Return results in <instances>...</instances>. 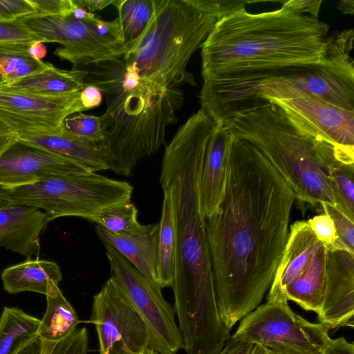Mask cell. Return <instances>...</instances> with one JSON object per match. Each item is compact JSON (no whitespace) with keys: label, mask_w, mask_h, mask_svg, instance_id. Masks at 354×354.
I'll return each instance as SVG.
<instances>
[{"label":"cell","mask_w":354,"mask_h":354,"mask_svg":"<svg viewBox=\"0 0 354 354\" xmlns=\"http://www.w3.org/2000/svg\"><path fill=\"white\" fill-rule=\"evenodd\" d=\"M307 221L317 237L327 248L334 245L337 236L334 222L328 214L322 213L313 216Z\"/></svg>","instance_id":"obj_36"},{"label":"cell","mask_w":354,"mask_h":354,"mask_svg":"<svg viewBox=\"0 0 354 354\" xmlns=\"http://www.w3.org/2000/svg\"><path fill=\"white\" fill-rule=\"evenodd\" d=\"M102 97V93L93 85H87L80 91V102L85 110L100 106Z\"/></svg>","instance_id":"obj_42"},{"label":"cell","mask_w":354,"mask_h":354,"mask_svg":"<svg viewBox=\"0 0 354 354\" xmlns=\"http://www.w3.org/2000/svg\"><path fill=\"white\" fill-rule=\"evenodd\" d=\"M159 228V223L140 224L131 232L115 234L97 225L95 232L102 242L113 246L147 280L159 286L157 282Z\"/></svg>","instance_id":"obj_19"},{"label":"cell","mask_w":354,"mask_h":354,"mask_svg":"<svg viewBox=\"0 0 354 354\" xmlns=\"http://www.w3.org/2000/svg\"><path fill=\"white\" fill-rule=\"evenodd\" d=\"M113 278L144 322L150 348L161 354H176L183 340L175 321L174 308L163 297L161 288L147 280L113 246L102 242Z\"/></svg>","instance_id":"obj_11"},{"label":"cell","mask_w":354,"mask_h":354,"mask_svg":"<svg viewBox=\"0 0 354 354\" xmlns=\"http://www.w3.org/2000/svg\"><path fill=\"white\" fill-rule=\"evenodd\" d=\"M327 256V246L307 221L291 224L267 298L284 297L317 315L324 297Z\"/></svg>","instance_id":"obj_9"},{"label":"cell","mask_w":354,"mask_h":354,"mask_svg":"<svg viewBox=\"0 0 354 354\" xmlns=\"http://www.w3.org/2000/svg\"><path fill=\"white\" fill-rule=\"evenodd\" d=\"M215 124L198 111L178 129L163 155L159 182L170 188L176 225L174 310L183 326L200 329L220 319L214 277L201 207L203 162Z\"/></svg>","instance_id":"obj_3"},{"label":"cell","mask_w":354,"mask_h":354,"mask_svg":"<svg viewBox=\"0 0 354 354\" xmlns=\"http://www.w3.org/2000/svg\"><path fill=\"white\" fill-rule=\"evenodd\" d=\"M1 278L4 289L9 293L30 291L46 296L54 285L62 281V273L55 262L26 259L6 268Z\"/></svg>","instance_id":"obj_22"},{"label":"cell","mask_w":354,"mask_h":354,"mask_svg":"<svg viewBox=\"0 0 354 354\" xmlns=\"http://www.w3.org/2000/svg\"><path fill=\"white\" fill-rule=\"evenodd\" d=\"M323 213L328 214L333 221L337 239L335 243L328 249L346 250L354 254V221L349 218L336 206L323 203L321 205Z\"/></svg>","instance_id":"obj_32"},{"label":"cell","mask_w":354,"mask_h":354,"mask_svg":"<svg viewBox=\"0 0 354 354\" xmlns=\"http://www.w3.org/2000/svg\"><path fill=\"white\" fill-rule=\"evenodd\" d=\"M195 3L204 11L216 17L218 19L245 8V5L254 1L227 0H194Z\"/></svg>","instance_id":"obj_34"},{"label":"cell","mask_w":354,"mask_h":354,"mask_svg":"<svg viewBox=\"0 0 354 354\" xmlns=\"http://www.w3.org/2000/svg\"><path fill=\"white\" fill-rule=\"evenodd\" d=\"M295 200L261 151L232 135L223 195L205 218L218 306L229 330L261 304L270 289Z\"/></svg>","instance_id":"obj_1"},{"label":"cell","mask_w":354,"mask_h":354,"mask_svg":"<svg viewBox=\"0 0 354 354\" xmlns=\"http://www.w3.org/2000/svg\"><path fill=\"white\" fill-rule=\"evenodd\" d=\"M93 171L83 164L17 140L0 158V187L30 184L59 175Z\"/></svg>","instance_id":"obj_15"},{"label":"cell","mask_w":354,"mask_h":354,"mask_svg":"<svg viewBox=\"0 0 354 354\" xmlns=\"http://www.w3.org/2000/svg\"><path fill=\"white\" fill-rule=\"evenodd\" d=\"M3 80H2V78L0 76V82H1Z\"/></svg>","instance_id":"obj_52"},{"label":"cell","mask_w":354,"mask_h":354,"mask_svg":"<svg viewBox=\"0 0 354 354\" xmlns=\"http://www.w3.org/2000/svg\"><path fill=\"white\" fill-rule=\"evenodd\" d=\"M133 187L94 171L48 177L13 187H0V196L12 204L44 211L50 221L62 216L91 221L101 212L129 203Z\"/></svg>","instance_id":"obj_7"},{"label":"cell","mask_w":354,"mask_h":354,"mask_svg":"<svg viewBox=\"0 0 354 354\" xmlns=\"http://www.w3.org/2000/svg\"><path fill=\"white\" fill-rule=\"evenodd\" d=\"M50 63L35 60L16 53H0V76L2 82L12 81L46 68Z\"/></svg>","instance_id":"obj_30"},{"label":"cell","mask_w":354,"mask_h":354,"mask_svg":"<svg viewBox=\"0 0 354 354\" xmlns=\"http://www.w3.org/2000/svg\"><path fill=\"white\" fill-rule=\"evenodd\" d=\"M138 214L136 205L129 202L106 209L93 216L91 221L113 234H120L131 232L140 226Z\"/></svg>","instance_id":"obj_29"},{"label":"cell","mask_w":354,"mask_h":354,"mask_svg":"<svg viewBox=\"0 0 354 354\" xmlns=\"http://www.w3.org/2000/svg\"><path fill=\"white\" fill-rule=\"evenodd\" d=\"M136 354H161V353H158V351H156L151 348H147L143 350L142 351H141L138 353H136Z\"/></svg>","instance_id":"obj_49"},{"label":"cell","mask_w":354,"mask_h":354,"mask_svg":"<svg viewBox=\"0 0 354 354\" xmlns=\"http://www.w3.org/2000/svg\"><path fill=\"white\" fill-rule=\"evenodd\" d=\"M112 5L118 10L117 18L127 53L137 43L147 27L153 15V1L113 0Z\"/></svg>","instance_id":"obj_27"},{"label":"cell","mask_w":354,"mask_h":354,"mask_svg":"<svg viewBox=\"0 0 354 354\" xmlns=\"http://www.w3.org/2000/svg\"><path fill=\"white\" fill-rule=\"evenodd\" d=\"M317 319L332 329L354 327V254L328 248L324 297Z\"/></svg>","instance_id":"obj_16"},{"label":"cell","mask_w":354,"mask_h":354,"mask_svg":"<svg viewBox=\"0 0 354 354\" xmlns=\"http://www.w3.org/2000/svg\"><path fill=\"white\" fill-rule=\"evenodd\" d=\"M40 319L16 307H5L0 317V354H15L38 336Z\"/></svg>","instance_id":"obj_26"},{"label":"cell","mask_w":354,"mask_h":354,"mask_svg":"<svg viewBox=\"0 0 354 354\" xmlns=\"http://www.w3.org/2000/svg\"><path fill=\"white\" fill-rule=\"evenodd\" d=\"M46 46L40 41H35L30 43L26 53L28 57L35 60H41V59L46 57Z\"/></svg>","instance_id":"obj_46"},{"label":"cell","mask_w":354,"mask_h":354,"mask_svg":"<svg viewBox=\"0 0 354 354\" xmlns=\"http://www.w3.org/2000/svg\"><path fill=\"white\" fill-rule=\"evenodd\" d=\"M231 138L232 134L225 126L215 124L207 148L201 176V207L205 218L217 209L223 195Z\"/></svg>","instance_id":"obj_20"},{"label":"cell","mask_w":354,"mask_h":354,"mask_svg":"<svg viewBox=\"0 0 354 354\" xmlns=\"http://www.w3.org/2000/svg\"><path fill=\"white\" fill-rule=\"evenodd\" d=\"M50 221L43 210L11 204L0 208V248L31 259L39 253L40 234Z\"/></svg>","instance_id":"obj_18"},{"label":"cell","mask_w":354,"mask_h":354,"mask_svg":"<svg viewBox=\"0 0 354 354\" xmlns=\"http://www.w3.org/2000/svg\"><path fill=\"white\" fill-rule=\"evenodd\" d=\"M75 3L86 9L89 12L100 11L112 5L113 0H75Z\"/></svg>","instance_id":"obj_45"},{"label":"cell","mask_w":354,"mask_h":354,"mask_svg":"<svg viewBox=\"0 0 354 354\" xmlns=\"http://www.w3.org/2000/svg\"><path fill=\"white\" fill-rule=\"evenodd\" d=\"M151 19L137 43L122 57L141 80L158 88L195 86L187 70L193 54L218 20L194 0H152Z\"/></svg>","instance_id":"obj_6"},{"label":"cell","mask_w":354,"mask_h":354,"mask_svg":"<svg viewBox=\"0 0 354 354\" xmlns=\"http://www.w3.org/2000/svg\"><path fill=\"white\" fill-rule=\"evenodd\" d=\"M35 14L71 16L77 4L74 0H27Z\"/></svg>","instance_id":"obj_35"},{"label":"cell","mask_w":354,"mask_h":354,"mask_svg":"<svg viewBox=\"0 0 354 354\" xmlns=\"http://www.w3.org/2000/svg\"><path fill=\"white\" fill-rule=\"evenodd\" d=\"M265 349L269 354H292L277 350ZM322 354H354V344L347 341L344 337L332 339Z\"/></svg>","instance_id":"obj_40"},{"label":"cell","mask_w":354,"mask_h":354,"mask_svg":"<svg viewBox=\"0 0 354 354\" xmlns=\"http://www.w3.org/2000/svg\"><path fill=\"white\" fill-rule=\"evenodd\" d=\"M266 101L282 109L299 129L330 144L343 156L354 161L353 111L307 95Z\"/></svg>","instance_id":"obj_14"},{"label":"cell","mask_w":354,"mask_h":354,"mask_svg":"<svg viewBox=\"0 0 354 354\" xmlns=\"http://www.w3.org/2000/svg\"><path fill=\"white\" fill-rule=\"evenodd\" d=\"M63 128L84 140L100 144L104 139L100 117L77 113L67 117Z\"/></svg>","instance_id":"obj_31"},{"label":"cell","mask_w":354,"mask_h":354,"mask_svg":"<svg viewBox=\"0 0 354 354\" xmlns=\"http://www.w3.org/2000/svg\"><path fill=\"white\" fill-rule=\"evenodd\" d=\"M39 39L27 30L17 19L12 21H0V44L11 43H30Z\"/></svg>","instance_id":"obj_33"},{"label":"cell","mask_w":354,"mask_h":354,"mask_svg":"<svg viewBox=\"0 0 354 354\" xmlns=\"http://www.w3.org/2000/svg\"><path fill=\"white\" fill-rule=\"evenodd\" d=\"M56 344L57 343L44 340L38 335L15 354H56L54 350Z\"/></svg>","instance_id":"obj_41"},{"label":"cell","mask_w":354,"mask_h":354,"mask_svg":"<svg viewBox=\"0 0 354 354\" xmlns=\"http://www.w3.org/2000/svg\"><path fill=\"white\" fill-rule=\"evenodd\" d=\"M331 327L296 314L283 297L267 298L243 317L234 340L292 354H322L332 338Z\"/></svg>","instance_id":"obj_10"},{"label":"cell","mask_w":354,"mask_h":354,"mask_svg":"<svg viewBox=\"0 0 354 354\" xmlns=\"http://www.w3.org/2000/svg\"><path fill=\"white\" fill-rule=\"evenodd\" d=\"M95 19L84 21L76 20L71 16L34 13L18 19L39 41L61 44L62 46L57 48L54 54L60 59L71 62L72 69H79L120 58L126 53L123 43L103 37L97 33Z\"/></svg>","instance_id":"obj_12"},{"label":"cell","mask_w":354,"mask_h":354,"mask_svg":"<svg viewBox=\"0 0 354 354\" xmlns=\"http://www.w3.org/2000/svg\"><path fill=\"white\" fill-rule=\"evenodd\" d=\"M353 30L328 36L324 59L307 71L263 81L259 94L263 100L310 96L354 111V61L351 53Z\"/></svg>","instance_id":"obj_8"},{"label":"cell","mask_w":354,"mask_h":354,"mask_svg":"<svg viewBox=\"0 0 354 354\" xmlns=\"http://www.w3.org/2000/svg\"><path fill=\"white\" fill-rule=\"evenodd\" d=\"M337 8L343 14L353 15L354 14V1H353V0H341L337 3Z\"/></svg>","instance_id":"obj_48"},{"label":"cell","mask_w":354,"mask_h":354,"mask_svg":"<svg viewBox=\"0 0 354 354\" xmlns=\"http://www.w3.org/2000/svg\"><path fill=\"white\" fill-rule=\"evenodd\" d=\"M46 297V310L40 319L38 335L44 340L57 343L69 335L80 321L58 285H54Z\"/></svg>","instance_id":"obj_25"},{"label":"cell","mask_w":354,"mask_h":354,"mask_svg":"<svg viewBox=\"0 0 354 354\" xmlns=\"http://www.w3.org/2000/svg\"><path fill=\"white\" fill-rule=\"evenodd\" d=\"M11 204L12 203L0 196V208Z\"/></svg>","instance_id":"obj_50"},{"label":"cell","mask_w":354,"mask_h":354,"mask_svg":"<svg viewBox=\"0 0 354 354\" xmlns=\"http://www.w3.org/2000/svg\"><path fill=\"white\" fill-rule=\"evenodd\" d=\"M329 177L336 207L354 221V164L337 162Z\"/></svg>","instance_id":"obj_28"},{"label":"cell","mask_w":354,"mask_h":354,"mask_svg":"<svg viewBox=\"0 0 354 354\" xmlns=\"http://www.w3.org/2000/svg\"><path fill=\"white\" fill-rule=\"evenodd\" d=\"M323 0H289L283 1V8L318 19Z\"/></svg>","instance_id":"obj_38"},{"label":"cell","mask_w":354,"mask_h":354,"mask_svg":"<svg viewBox=\"0 0 354 354\" xmlns=\"http://www.w3.org/2000/svg\"><path fill=\"white\" fill-rule=\"evenodd\" d=\"M34 13L27 0H0V21L16 20Z\"/></svg>","instance_id":"obj_37"},{"label":"cell","mask_w":354,"mask_h":354,"mask_svg":"<svg viewBox=\"0 0 354 354\" xmlns=\"http://www.w3.org/2000/svg\"><path fill=\"white\" fill-rule=\"evenodd\" d=\"M259 346L234 340L227 341L219 354H258Z\"/></svg>","instance_id":"obj_43"},{"label":"cell","mask_w":354,"mask_h":354,"mask_svg":"<svg viewBox=\"0 0 354 354\" xmlns=\"http://www.w3.org/2000/svg\"><path fill=\"white\" fill-rule=\"evenodd\" d=\"M16 134L17 140L77 161L94 172L109 170L100 145L79 138L66 130L54 133Z\"/></svg>","instance_id":"obj_21"},{"label":"cell","mask_w":354,"mask_h":354,"mask_svg":"<svg viewBox=\"0 0 354 354\" xmlns=\"http://www.w3.org/2000/svg\"><path fill=\"white\" fill-rule=\"evenodd\" d=\"M258 354H269L267 351L262 346H259V350Z\"/></svg>","instance_id":"obj_51"},{"label":"cell","mask_w":354,"mask_h":354,"mask_svg":"<svg viewBox=\"0 0 354 354\" xmlns=\"http://www.w3.org/2000/svg\"><path fill=\"white\" fill-rule=\"evenodd\" d=\"M94 25L96 31L100 36L124 44L122 31L118 18L113 21H106L96 17L94 20Z\"/></svg>","instance_id":"obj_39"},{"label":"cell","mask_w":354,"mask_h":354,"mask_svg":"<svg viewBox=\"0 0 354 354\" xmlns=\"http://www.w3.org/2000/svg\"><path fill=\"white\" fill-rule=\"evenodd\" d=\"M329 26L281 8L218 19L201 46L200 103L216 125L267 104L264 80L303 73L325 57Z\"/></svg>","instance_id":"obj_2"},{"label":"cell","mask_w":354,"mask_h":354,"mask_svg":"<svg viewBox=\"0 0 354 354\" xmlns=\"http://www.w3.org/2000/svg\"><path fill=\"white\" fill-rule=\"evenodd\" d=\"M163 191L159 222L157 282L160 288L171 287L175 275L176 225L171 189L160 185Z\"/></svg>","instance_id":"obj_24"},{"label":"cell","mask_w":354,"mask_h":354,"mask_svg":"<svg viewBox=\"0 0 354 354\" xmlns=\"http://www.w3.org/2000/svg\"><path fill=\"white\" fill-rule=\"evenodd\" d=\"M235 138L255 147L283 176L296 200L321 209L336 206L329 172L339 162L354 164L330 144L299 129L276 104L239 113L225 125Z\"/></svg>","instance_id":"obj_5"},{"label":"cell","mask_w":354,"mask_h":354,"mask_svg":"<svg viewBox=\"0 0 354 354\" xmlns=\"http://www.w3.org/2000/svg\"><path fill=\"white\" fill-rule=\"evenodd\" d=\"M71 16L76 20L84 21H93L96 17L93 13L89 12L86 9L77 4Z\"/></svg>","instance_id":"obj_47"},{"label":"cell","mask_w":354,"mask_h":354,"mask_svg":"<svg viewBox=\"0 0 354 354\" xmlns=\"http://www.w3.org/2000/svg\"><path fill=\"white\" fill-rule=\"evenodd\" d=\"M17 140L15 133L0 121V158Z\"/></svg>","instance_id":"obj_44"},{"label":"cell","mask_w":354,"mask_h":354,"mask_svg":"<svg viewBox=\"0 0 354 354\" xmlns=\"http://www.w3.org/2000/svg\"><path fill=\"white\" fill-rule=\"evenodd\" d=\"M86 69L63 70L51 63L44 69L31 75L0 84L11 89L42 95H61L80 92L87 84Z\"/></svg>","instance_id":"obj_23"},{"label":"cell","mask_w":354,"mask_h":354,"mask_svg":"<svg viewBox=\"0 0 354 354\" xmlns=\"http://www.w3.org/2000/svg\"><path fill=\"white\" fill-rule=\"evenodd\" d=\"M122 57L88 66L85 83L106 98L100 117L104 139L99 144L111 170L129 177L139 160L156 153L165 143L166 128L177 121L184 102L179 87L158 88L141 80L132 90L122 86Z\"/></svg>","instance_id":"obj_4"},{"label":"cell","mask_w":354,"mask_h":354,"mask_svg":"<svg viewBox=\"0 0 354 354\" xmlns=\"http://www.w3.org/2000/svg\"><path fill=\"white\" fill-rule=\"evenodd\" d=\"M89 322L95 327L99 354H136L150 348L144 322L112 277L94 295Z\"/></svg>","instance_id":"obj_13"},{"label":"cell","mask_w":354,"mask_h":354,"mask_svg":"<svg viewBox=\"0 0 354 354\" xmlns=\"http://www.w3.org/2000/svg\"><path fill=\"white\" fill-rule=\"evenodd\" d=\"M80 92L42 95L6 88L0 84V111L39 122L63 127L64 120L85 111Z\"/></svg>","instance_id":"obj_17"}]
</instances>
